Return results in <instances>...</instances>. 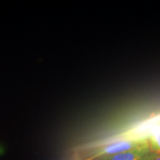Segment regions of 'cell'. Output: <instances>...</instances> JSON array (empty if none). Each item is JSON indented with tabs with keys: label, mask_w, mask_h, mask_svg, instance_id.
<instances>
[{
	"label": "cell",
	"mask_w": 160,
	"mask_h": 160,
	"mask_svg": "<svg viewBox=\"0 0 160 160\" xmlns=\"http://www.w3.org/2000/svg\"><path fill=\"white\" fill-rule=\"evenodd\" d=\"M147 138H126L119 140H115L107 144L95 152L93 158H102L108 156L117 154L122 152L128 151L137 148L141 146L148 145Z\"/></svg>",
	"instance_id": "obj_1"
},
{
	"label": "cell",
	"mask_w": 160,
	"mask_h": 160,
	"mask_svg": "<svg viewBox=\"0 0 160 160\" xmlns=\"http://www.w3.org/2000/svg\"><path fill=\"white\" fill-rule=\"evenodd\" d=\"M152 152L160 154V123L151 130L147 136Z\"/></svg>",
	"instance_id": "obj_3"
},
{
	"label": "cell",
	"mask_w": 160,
	"mask_h": 160,
	"mask_svg": "<svg viewBox=\"0 0 160 160\" xmlns=\"http://www.w3.org/2000/svg\"><path fill=\"white\" fill-rule=\"evenodd\" d=\"M142 160H160V154L155 153V152L151 151Z\"/></svg>",
	"instance_id": "obj_4"
},
{
	"label": "cell",
	"mask_w": 160,
	"mask_h": 160,
	"mask_svg": "<svg viewBox=\"0 0 160 160\" xmlns=\"http://www.w3.org/2000/svg\"><path fill=\"white\" fill-rule=\"evenodd\" d=\"M151 151L150 144H148L131 151L100 158L99 160H142Z\"/></svg>",
	"instance_id": "obj_2"
},
{
	"label": "cell",
	"mask_w": 160,
	"mask_h": 160,
	"mask_svg": "<svg viewBox=\"0 0 160 160\" xmlns=\"http://www.w3.org/2000/svg\"><path fill=\"white\" fill-rule=\"evenodd\" d=\"M4 153H5V148L2 145H0V156L4 154Z\"/></svg>",
	"instance_id": "obj_5"
}]
</instances>
